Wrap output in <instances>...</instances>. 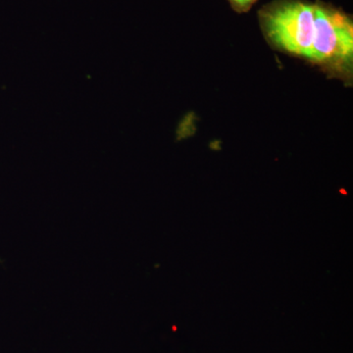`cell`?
Returning <instances> with one entry per match:
<instances>
[{
  "mask_svg": "<svg viewBox=\"0 0 353 353\" xmlns=\"http://www.w3.org/2000/svg\"><path fill=\"white\" fill-rule=\"evenodd\" d=\"M353 27L345 14L333 7L314 4V37L309 59L343 69L352 60Z\"/></svg>",
  "mask_w": 353,
  "mask_h": 353,
  "instance_id": "obj_2",
  "label": "cell"
},
{
  "mask_svg": "<svg viewBox=\"0 0 353 353\" xmlns=\"http://www.w3.org/2000/svg\"><path fill=\"white\" fill-rule=\"evenodd\" d=\"M261 22L272 43L309 59L314 37V4L299 0L279 2L265 9Z\"/></svg>",
  "mask_w": 353,
  "mask_h": 353,
  "instance_id": "obj_1",
  "label": "cell"
},
{
  "mask_svg": "<svg viewBox=\"0 0 353 353\" xmlns=\"http://www.w3.org/2000/svg\"><path fill=\"white\" fill-rule=\"evenodd\" d=\"M232 6L238 11H246L254 3L255 0H230Z\"/></svg>",
  "mask_w": 353,
  "mask_h": 353,
  "instance_id": "obj_3",
  "label": "cell"
}]
</instances>
